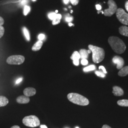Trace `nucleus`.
<instances>
[{"label":"nucleus","instance_id":"1","mask_svg":"<svg viewBox=\"0 0 128 128\" xmlns=\"http://www.w3.org/2000/svg\"><path fill=\"white\" fill-rule=\"evenodd\" d=\"M108 42L113 50L118 54H122L126 50V46L124 41L119 38L114 36L110 37Z\"/></svg>","mask_w":128,"mask_h":128},{"label":"nucleus","instance_id":"2","mask_svg":"<svg viewBox=\"0 0 128 128\" xmlns=\"http://www.w3.org/2000/svg\"><path fill=\"white\" fill-rule=\"evenodd\" d=\"M88 48L92 53V60L95 63H99L104 60L105 52L103 48L92 45H89Z\"/></svg>","mask_w":128,"mask_h":128},{"label":"nucleus","instance_id":"3","mask_svg":"<svg viewBox=\"0 0 128 128\" xmlns=\"http://www.w3.org/2000/svg\"><path fill=\"white\" fill-rule=\"evenodd\" d=\"M68 98L71 102L78 105L86 106L89 104V101L86 98L76 93L69 94Z\"/></svg>","mask_w":128,"mask_h":128},{"label":"nucleus","instance_id":"4","mask_svg":"<svg viewBox=\"0 0 128 128\" xmlns=\"http://www.w3.org/2000/svg\"><path fill=\"white\" fill-rule=\"evenodd\" d=\"M22 122L25 126L32 128L38 127L40 125V120L35 115L25 117L22 120Z\"/></svg>","mask_w":128,"mask_h":128},{"label":"nucleus","instance_id":"5","mask_svg":"<svg viewBox=\"0 0 128 128\" xmlns=\"http://www.w3.org/2000/svg\"><path fill=\"white\" fill-rule=\"evenodd\" d=\"M25 61V58L21 55L11 56L7 58L6 62L10 64H20Z\"/></svg>","mask_w":128,"mask_h":128},{"label":"nucleus","instance_id":"6","mask_svg":"<svg viewBox=\"0 0 128 128\" xmlns=\"http://www.w3.org/2000/svg\"><path fill=\"white\" fill-rule=\"evenodd\" d=\"M109 8L104 10V14L105 16L110 17L114 14L117 10V6L114 0H109L108 2Z\"/></svg>","mask_w":128,"mask_h":128},{"label":"nucleus","instance_id":"7","mask_svg":"<svg viewBox=\"0 0 128 128\" xmlns=\"http://www.w3.org/2000/svg\"><path fill=\"white\" fill-rule=\"evenodd\" d=\"M116 16L121 23L128 25V14L124 9L122 8L118 9L116 11Z\"/></svg>","mask_w":128,"mask_h":128},{"label":"nucleus","instance_id":"8","mask_svg":"<svg viewBox=\"0 0 128 128\" xmlns=\"http://www.w3.org/2000/svg\"><path fill=\"white\" fill-rule=\"evenodd\" d=\"M112 62L114 64H117V68L118 69H120L124 66V59L120 56H114L112 58Z\"/></svg>","mask_w":128,"mask_h":128},{"label":"nucleus","instance_id":"9","mask_svg":"<svg viewBox=\"0 0 128 128\" xmlns=\"http://www.w3.org/2000/svg\"><path fill=\"white\" fill-rule=\"evenodd\" d=\"M23 93L24 96L29 97L34 96L36 94V90L34 88L28 87L24 90Z\"/></svg>","mask_w":128,"mask_h":128},{"label":"nucleus","instance_id":"10","mask_svg":"<svg viewBox=\"0 0 128 128\" xmlns=\"http://www.w3.org/2000/svg\"><path fill=\"white\" fill-rule=\"evenodd\" d=\"M16 101L18 104H26L28 103V102L30 101V99L28 97L25 96H22L18 97L17 98Z\"/></svg>","mask_w":128,"mask_h":128},{"label":"nucleus","instance_id":"11","mask_svg":"<svg viewBox=\"0 0 128 128\" xmlns=\"http://www.w3.org/2000/svg\"><path fill=\"white\" fill-rule=\"evenodd\" d=\"M113 94L115 96H122L124 95V90L119 86H115L113 87Z\"/></svg>","mask_w":128,"mask_h":128},{"label":"nucleus","instance_id":"12","mask_svg":"<svg viewBox=\"0 0 128 128\" xmlns=\"http://www.w3.org/2000/svg\"><path fill=\"white\" fill-rule=\"evenodd\" d=\"M43 44V41L38 40L33 46L32 47V50L34 51H37L40 50Z\"/></svg>","mask_w":128,"mask_h":128},{"label":"nucleus","instance_id":"13","mask_svg":"<svg viewBox=\"0 0 128 128\" xmlns=\"http://www.w3.org/2000/svg\"><path fill=\"white\" fill-rule=\"evenodd\" d=\"M120 33L124 36L128 37V27L126 26H122L119 28Z\"/></svg>","mask_w":128,"mask_h":128},{"label":"nucleus","instance_id":"14","mask_svg":"<svg viewBox=\"0 0 128 128\" xmlns=\"http://www.w3.org/2000/svg\"><path fill=\"white\" fill-rule=\"evenodd\" d=\"M128 74V66H126L120 69L118 75L120 76H125Z\"/></svg>","mask_w":128,"mask_h":128},{"label":"nucleus","instance_id":"15","mask_svg":"<svg viewBox=\"0 0 128 128\" xmlns=\"http://www.w3.org/2000/svg\"><path fill=\"white\" fill-rule=\"evenodd\" d=\"M9 103L8 99L4 96H0V107H4Z\"/></svg>","mask_w":128,"mask_h":128},{"label":"nucleus","instance_id":"16","mask_svg":"<svg viewBox=\"0 0 128 128\" xmlns=\"http://www.w3.org/2000/svg\"><path fill=\"white\" fill-rule=\"evenodd\" d=\"M79 54L80 55V58L82 59H86L88 57L89 54L88 53L87 50L84 49H82L79 51Z\"/></svg>","mask_w":128,"mask_h":128},{"label":"nucleus","instance_id":"17","mask_svg":"<svg viewBox=\"0 0 128 128\" xmlns=\"http://www.w3.org/2000/svg\"><path fill=\"white\" fill-rule=\"evenodd\" d=\"M80 58V55L78 51H74L71 56V59L74 60H79Z\"/></svg>","mask_w":128,"mask_h":128},{"label":"nucleus","instance_id":"18","mask_svg":"<svg viewBox=\"0 0 128 128\" xmlns=\"http://www.w3.org/2000/svg\"><path fill=\"white\" fill-rule=\"evenodd\" d=\"M117 104L120 106L128 107V100H121L117 102Z\"/></svg>","mask_w":128,"mask_h":128},{"label":"nucleus","instance_id":"19","mask_svg":"<svg viewBox=\"0 0 128 128\" xmlns=\"http://www.w3.org/2000/svg\"><path fill=\"white\" fill-rule=\"evenodd\" d=\"M22 30H23L24 36L26 37L27 40L28 41H30V35L29 32L27 28L26 27H23L22 28Z\"/></svg>","mask_w":128,"mask_h":128},{"label":"nucleus","instance_id":"20","mask_svg":"<svg viewBox=\"0 0 128 128\" xmlns=\"http://www.w3.org/2000/svg\"><path fill=\"white\" fill-rule=\"evenodd\" d=\"M95 69H96L95 66H94L93 64H92V65H90L89 66H88L86 68H84L83 69V70H84V72H89V71H90L94 70Z\"/></svg>","mask_w":128,"mask_h":128},{"label":"nucleus","instance_id":"21","mask_svg":"<svg viewBox=\"0 0 128 128\" xmlns=\"http://www.w3.org/2000/svg\"><path fill=\"white\" fill-rule=\"evenodd\" d=\"M30 8L29 6H28L27 5H25L24 8V12H23L24 15L25 16H26L28 13L30 12Z\"/></svg>","mask_w":128,"mask_h":128},{"label":"nucleus","instance_id":"22","mask_svg":"<svg viewBox=\"0 0 128 128\" xmlns=\"http://www.w3.org/2000/svg\"><path fill=\"white\" fill-rule=\"evenodd\" d=\"M56 14H56L55 12H52V13L49 14L48 16V18L50 20H53L54 19L56 18Z\"/></svg>","mask_w":128,"mask_h":128},{"label":"nucleus","instance_id":"23","mask_svg":"<svg viewBox=\"0 0 128 128\" xmlns=\"http://www.w3.org/2000/svg\"><path fill=\"white\" fill-rule=\"evenodd\" d=\"M95 74L98 76L101 77V78H104L105 76V74L104 73V72H102L99 71H96L95 72Z\"/></svg>","mask_w":128,"mask_h":128},{"label":"nucleus","instance_id":"24","mask_svg":"<svg viewBox=\"0 0 128 128\" xmlns=\"http://www.w3.org/2000/svg\"><path fill=\"white\" fill-rule=\"evenodd\" d=\"M4 27L2 26H0V38L4 36Z\"/></svg>","mask_w":128,"mask_h":128},{"label":"nucleus","instance_id":"25","mask_svg":"<svg viewBox=\"0 0 128 128\" xmlns=\"http://www.w3.org/2000/svg\"><path fill=\"white\" fill-rule=\"evenodd\" d=\"M60 20L59 19H58V18H56L54 19L53 20V22H52V24L55 25H56L60 23Z\"/></svg>","mask_w":128,"mask_h":128},{"label":"nucleus","instance_id":"26","mask_svg":"<svg viewBox=\"0 0 128 128\" xmlns=\"http://www.w3.org/2000/svg\"><path fill=\"white\" fill-rule=\"evenodd\" d=\"M45 35L44 34H40L39 35H38V40H41V41H42L44 38H45Z\"/></svg>","mask_w":128,"mask_h":128},{"label":"nucleus","instance_id":"27","mask_svg":"<svg viewBox=\"0 0 128 128\" xmlns=\"http://www.w3.org/2000/svg\"><path fill=\"white\" fill-rule=\"evenodd\" d=\"M68 17H66V22H71L72 21L73 18L72 17L69 16V14H68Z\"/></svg>","mask_w":128,"mask_h":128},{"label":"nucleus","instance_id":"28","mask_svg":"<svg viewBox=\"0 0 128 128\" xmlns=\"http://www.w3.org/2000/svg\"><path fill=\"white\" fill-rule=\"evenodd\" d=\"M79 1V0H70L71 4L73 5H76L78 4Z\"/></svg>","mask_w":128,"mask_h":128},{"label":"nucleus","instance_id":"29","mask_svg":"<svg viewBox=\"0 0 128 128\" xmlns=\"http://www.w3.org/2000/svg\"><path fill=\"white\" fill-rule=\"evenodd\" d=\"M88 63V60L86 59H82L81 60V64H82V65L85 66Z\"/></svg>","mask_w":128,"mask_h":128},{"label":"nucleus","instance_id":"30","mask_svg":"<svg viewBox=\"0 0 128 128\" xmlns=\"http://www.w3.org/2000/svg\"><path fill=\"white\" fill-rule=\"evenodd\" d=\"M99 69L102 70L103 72H104V73H107V71H106V69H105V68H104V66H100L99 67Z\"/></svg>","mask_w":128,"mask_h":128},{"label":"nucleus","instance_id":"31","mask_svg":"<svg viewBox=\"0 0 128 128\" xmlns=\"http://www.w3.org/2000/svg\"><path fill=\"white\" fill-rule=\"evenodd\" d=\"M4 23V18L0 16V26H2Z\"/></svg>","mask_w":128,"mask_h":128},{"label":"nucleus","instance_id":"32","mask_svg":"<svg viewBox=\"0 0 128 128\" xmlns=\"http://www.w3.org/2000/svg\"><path fill=\"white\" fill-rule=\"evenodd\" d=\"M96 9L98 10H100L102 9V6L100 4H96Z\"/></svg>","mask_w":128,"mask_h":128},{"label":"nucleus","instance_id":"33","mask_svg":"<svg viewBox=\"0 0 128 128\" xmlns=\"http://www.w3.org/2000/svg\"><path fill=\"white\" fill-rule=\"evenodd\" d=\"M73 63L75 66H78L79 64V60H74L73 61Z\"/></svg>","mask_w":128,"mask_h":128},{"label":"nucleus","instance_id":"34","mask_svg":"<svg viewBox=\"0 0 128 128\" xmlns=\"http://www.w3.org/2000/svg\"><path fill=\"white\" fill-rule=\"evenodd\" d=\"M20 3L22 5L26 4L28 3V0H22Z\"/></svg>","mask_w":128,"mask_h":128},{"label":"nucleus","instance_id":"35","mask_svg":"<svg viewBox=\"0 0 128 128\" xmlns=\"http://www.w3.org/2000/svg\"><path fill=\"white\" fill-rule=\"evenodd\" d=\"M62 18V16L60 14H56V18H58V19H59V20H61V18Z\"/></svg>","mask_w":128,"mask_h":128},{"label":"nucleus","instance_id":"36","mask_svg":"<svg viewBox=\"0 0 128 128\" xmlns=\"http://www.w3.org/2000/svg\"><path fill=\"white\" fill-rule=\"evenodd\" d=\"M22 78H20L19 79H18L16 81V84H18V83L21 82L22 81Z\"/></svg>","mask_w":128,"mask_h":128},{"label":"nucleus","instance_id":"37","mask_svg":"<svg viewBox=\"0 0 128 128\" xmlns=\"http://www.w3.org/2000/svg\"><path fill=\"white\" fill-rule=\"evenodd\" d=\"M125 8L126 10L128 12V1L125 4Z\"/></svg>","mask_w":128,"mask_h":128},{"label":"nucleus","instance_id":"38","mask_svg":"<svg viewBox=\"0 0 128 128\" xmlns=\"http://www.w3.org/2000/svg\"><path fill=\"white\" fill-rule=\"evenodd\" d=\"M102 128H112L111 127H110L109 126H108V125H104L103 126H102Z\"/></svg>","mask_w":128,"mask_h":128},{"label":"nucleus","instance_id":"39","mask_svg":"<svg viewBox=\"0 0 128 128\" xmlns=\"http://www.w3.org/2000/svg\"><path fill=\"white\" fill-rule=\"evenodd\" d=\"M69 0H63L64 4H67L68 3Z\"/></svg>","mask_w":128,"mask_h":128},{"label":"nucleus","instance_id":"40","mask_svg":"<svg viewBox=\"0 0 128 128\" xmlns=\"http://www.w3.org/2000/svg\"><path fill=\"white\" fill-rule=\"evenodd\" d=\"M10 128H20V126H18V125H15L12 127Z\"/></svg>","mask_w":128,"mask_h":128},{"label":"nucleus","instance_id":"41","mask_svg":"<svg viewBox=\"0 0 128 128\" xmlns=\"http://www.w3.org/2000/svg\"><path fill=\"white\" fill-rule=\"evenodd\" d=\"M40 128H48V127L46 126V125H42L40 126Z\"/></svg>","mask_w":128,"mask_h":128},{"label":"nucleus","instance_id":"42","mask_svg":"<svg viewBox=\"0 0 128 128\" xmlns=\"http://www.w3.org/2000/svg\"><path fill=\"white\" fill-rule=\"evenodd\" d=\"M68 25L70 27H71V26H72L74 25V24H73L72 23H71V22H69V23Z\"/></svg>","mask_w":128,"mask_h":128},{"label":"nucleus","instance_id":"43","mask_svg":"<svg viewBox=\"0 0 128 128\" xmlns=\"http://www.w3.org/2000/svg\"><path fill=\"white\" fill-rule=\"evenodd\" d=\"M87 52H88V54H90V53H91V51L90 50H87Z\"/></svg>","mask_w":128,"mask_h":128},{"label":"nucleus","instance_id":"44","mask_svg":"<svg viewBox=\"0 0 128 128\" xmlns=\"http://www.w3.org/2000/svg\"><path fill=\"white\" fill-rule=\"evenodd\" d=\"M58 10H56L55 13H56H56H58Z\"/></svg>","mask_w":128,"mask_h":128},{"label":"nucleus","instance_id":"45","mask_svg":"<svg viewBox=\"0 0 128 128\" xmlns=\"http://www.w3.org/2000/svg\"><path fill=\"white\" fill-rule=\"evenodd\" d=\"M32 1H33V2H35V1H36V0H32Z\"/></svg>","mask_w":128,"mask_h":128},{"label":"nucleus","instance_id":"46","mask_svg":"<svg viewBox=\"0 0 128 128\" xmlns=\"http://www.w3.org/2000/svg\"><path fill=\"white\" fill-rule=\"evenodd\" d=\"M73 12V10H71V13H72Z\"/></svg>","mask_w":128,"mask_h":128},{"label":"nucleus","instance_id":"47","mask_svg":"<svg viewBox=\"0 0 128 128\" xmlns=\"http://www.w3.org/2000/svg\"><path fill=\"white\" fill-rule=\"evenodd\" d=\"M69 8H71V6H69Z\"/></svg>","mask_w":128,"mask_h":128},{"label":"nucleus","instance_id":"48","mask_svg":"<svg viewBox=\"0 0 128 128\" xmlns=\"http://www.w3.org/2000/svg\"><path fill=\"white\" fill-rule=\"evenodd\" d=\"M76 128H79V127H76Z\"/></svg>","mask_w":128,"mask_h":128}]
</instances>
